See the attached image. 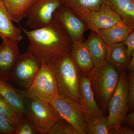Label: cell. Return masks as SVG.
<instances>
[{
	"label": "cell",
	"instance_id": "obj_2",
	"mask_svg": "<svg viewBox=\"0 0 134 134\" xmlns=\"http://www.w3.org/2000/svg\"><path fill=\"white\" fill-rule=\"evenodd\" d=\"M49 64L54 72L59 94L71 99L79 104V71L70 51L55 56Z\"/></svg>",
	"mask_w": 134,
	"mask_h": 134
},
{
	"label": "cell",
	"instance_id": "obj_1",
	"mask_svg": "<svg viewBox=\"0 0 134 134\" xmlns=\"http://www.w3.org/2000/svg\"><path fill=\"white\" fill-rule=\"evenodd\" d=\"M21 28L29 41L27 52L46 64L71 50L73 41L54 16L49 24L40 29L28 30Z\"/></svg>",
	"mask_w": 134,
	"mask_h": 134
},
{
	"label": "cell",
	"instance_id": "obj_26",
	"mask_svg": "<svg viewBox=\"0 0 134 134\" xmlns=\"http://www.w3.org/2000/svg\"><path fill=\"white\" fill-rule=\"evenodd\" d=\"M47 134H80L72 125L62 119L55 122Z\"/></svg>",
	"mask_w": 134,
	"mask_h": 134
},
{
	"label": "cell",
	"instance_id": "obj_20",
	"mask_svg": "<svg viewBox=\"0 0 134 134\" xmlns=\"http://www.w3.org/2000/svg\"><path fill=\"white\" fill-rule=\"evenodd\" d=\"M134 29L122 21L119 22L110 28L97 32L107 45L124 42Z\"/></svg>",
	"mask_w": 134,
	"mask_h": 134
},
{
	"label": "cell",
	"instance_id": "obj_15",
	"mask_svg": "<svg viewBox=\"0 0 134 134\" xmlns=\"http://www.w3.org/2000/svg\"><path fill=\"white\" fill-rule=\"evenodd\" d=\"M107 0H63V5L83 21L88 15L106 4Z\"/></svg>",
	"mask_w": 134,
	"mask_h": 134
},
{
	"label": "cell",
	"instance_id": "obj_29",
	"mask_svg": "<svg viewBox=\"0 0 134 134\" xmlns=\"http://www.w3.org/2000/svg\"><path fill=\"white\" fill-rule=\"evenodd\" d=\"M125 42L128 59L130 60L132 53L134 52V30L130 32L125 39Z\"/></svg>",
	"mask_w": 134,
	"mask_h": 134
},
{
	"label": "cell",
	"instance_id": "obj_22",
	"mask_svg": "<svg viewBox=\"0 0 134 134\" xmlns=\"http://www.w3.org/2000/svg\"><path fill=\"white\" fill-rule=\"evenodd\" d=\"M13 21L19 23L27 16L32 0H2Z\"/></svg>",
	"mask_w": 134,
	"mask_h": 134
},
{
	"label": "cell",
	"instance_id": "obj_21",
	"mask_svg": "<svg viewBox=\"0 0 134 134\" xmlns=\"http://www.w3.org/2000/svg\"><path fill=\"white\" fill-rule=\"evenodd\" d=\"M106 5L119 15L122 22L134 28V0H107Z\"/></svg>",
	"mask_w": 134,
	"mask_h": 134
},
{
	"label": "cell",
	"instance_id": "obj_5",
	"mask_svg": "<svg viewBox=\"0 0 134 134\" xmlns=\"http://www.w3.org/2000/svg\"><path fill=\"white\" fill-rule=\"evenodd\" d=\"M59 94L57 81L52 67L42 61L32 83L25 90V98L36 99L50 102Z\"/></svg>",
	"mask_w": 134,
	"mask_h": 134
},
{
	"label": "cell",
	"instance_id": "obj_18",
	"mask_svg": "<svg viewBox=\"0 0 134 134\" xmlns=\"http://www.w3.org/2000/svg\"><path fill=\"white\" fill-rule=\"evenodd\" d=\"M85 43L91 56L94 66L99 65L106 59L108 45L97 32L92 31Z\"/></svg>",
	"mask_w": 134,
	"mask_h": 134
},
{
	"label": "cell",
	"instance_id": "obj_28",
	"mask_svg": "<svg viewBox=\"0 0 134 134\" xmlns=\"http://www.w3.org/2000/svg\"><path fill=\"white\" fill-rule=\"evenodd\" d=\"M16 127L0 114V134H14Z\"/></svg>",
	"mask_w": 134,
	"mask_h": 134
},
{
	"label": "cell",
	"instance_id": "obj_27",
	"mask_svg": "<svg viewBox=\"0 0 134 134\" xmlns=\"http://www.w3.org/2000/svg\"><path fill=\"white\" fill-rule=\"evenodd\" d=\"M128 111H132L134 109V71L129 72L128 76Z\"/></svg>",
	"mask_w": 134,
	"mask_h": 134
},
{
	"label": "cell",
	"instance_id": "obj_4",
	"mask_svg": "<svg viewBox=\"0 0 134 134\" xmlns=\"http://www.w3.org/2000/svg\"><path fill=\"white\" fill-rule=\"evenodd\" d=\"M25 115L33 122L39 133L47 134L55 122L62 119L50 102L25 99Z\"/></svg>",
	"mask_w": 134,
	"mask_h": 134
},
{
	"label": "cell",
	"instance_id": "obj_25",
	"mask_svg": "<svg viewBox=\"0 0 134 134\" xmlns=\"http://www.w3.org/2000/svg\"><path fill=\"white\" fill-rule=\"evenodd\" d=\"M38 133L35 125L26 115L20 117L16 126L14 134Z\"/></svg>",
	"mask_w": 134,
	"mask_h": 134
},
{
	"label": "cell",
	"instance_id": "obj_9",
	"mask_svg": "<svg viewBox=\"0 0 134 134\" xmlns=\"http://www.w3.org/2000/svg\"><path fill=\"white\" fill-rule=\"evenodd\" d=\"M79 105L88 126L104 115L94 97L88 72L79 71Z\"/></svg>",
	"mask_w": 134,
	"mask_h": 134
},
{
	"label": "cell",
	"instance_id": "obj_10",
	"mask_svg": "<svg viewBox=\"0 0 134 134\" xmlns=\"http://www.w3.org/2000/svg\"><path fill=\"white\" fill-rule=\"evenodd\" d=\"M63 5V0H32L28 10L26 25L31 29H40L51 23L53 14Z\"/></svg>",
	"mask_w": 134,
	"mask_h": 134
},
{
	"label": "cell",
	"instance_id": "obj_30",
	"mask_svg": "<svg viewBox=\"0 0 134 134\" xmlns=\"http://www.w3.org/2000/svg\"><path fill=\"white\" fill-rule=\"evenodd\" d=\"M133 130L126 125H121L113 130V134H134Z\"/></svg>",
	"mask_w": 134,
	"mask_h": 134
},
{
	"label": "cell",
	"instance_id": "obj_8",
	"mask_svg": "<svg viewBox=\"0 0 134 134\" xmlns=\"http://www.w3.org/2000/svg\"><path fill=\"white\" fill-rule=\"evenodd\" d=\"M42 61L28 52L20 54L17 60L9 81L26 90L29 88L41 68Z\"/></svg>",
	"mask_w": 134,
	"mask_h": 134
},
{
	"label": "cell",
	"instance_id": "obj_23",
	"mask_svg": "<svg viewBox=\"0 0 134 134\" xmlns=\"http://www.w3.org/2000/svg\"><path fill=\"white\" fill-rule=\"evenodd\" d=\"M112 134L109 126L108 116H104L96 119L88 126L87 134Z\"/></svg>",
	"mask_w": 134,
	"mask_h": 134
},
{
	"label": "cell",
	"instance_id": "obj_17",
	"mask_svg": "<svg viewBox=\"0 0 134 134\" xmlns=\"http://www.w3.org/2000/svg\"><path fill=\"white\" fill-rule=\"evenodd\" d=\"M22 29L15 26L2 0H0V37L19 41L23 40Z\"/></svg>",
	"mask_w": 134,
	"mask_h": 134
},
{
	"label": "cell",
	"instance_id": "obj_12",
	"mask_svg": "<svg viewBox=\"0 0 134 134\" xmlns=\"http://www.w3.org/2000/svg\"><path fill=\"white\" fill-rule=\"evenodd\" d=\"M19 41L3 38L0 44V79L9 81L17 60L20 55Z\"/></svg>",
	"mask_w": 134,
	"mask_h": 134
},
{
	"label": "cell",
	"instance_id": "obj_7",
	"mask_svg": "<svg viewBox=\"0 0 134 134\" xmlns=\"http://www.w3.org/2000/svg\"><path fill=\"white\" fill-rule=\"evenodd\" d=\"M59 115L72 125L80 134H87L88 125L79 104L60 94L50 102Z\"/></svg>",
	"mask_w": 134,
	"mask_h": 134
},
{
	"label": "cell",
	"instance_id": "obj_6",
	"mask_svg": "<svg viewBox=\"0 0 134 134\" xmlns=\"http://www.w3.org/2000/svg\"><path fill=\"white\" fill-rule=\"evenodd\" d=\"M108 122L113 134V130L123 125L128 111V75L126 70L121 73L117 87L108 105Z\"/></svg>",
	"mask_w": 134,
	"mask_h": 134
},
{
	"label": "cell",
	"instance_id": "obj_24",
	"mask_svg": "<svg viewBox=\"0 0 134 134\" xmlns=\"http://www.w3.org/2000/svg\"><path fill=\"white\" fill-rule=\"evenodd\" d=\"M0 114L6 117L15 127L20 116L16 111L0 95Z\"/></svg>",
	"mask_w": 134,
	"mask_h": 134
},
{
	"label": "cell",
	"instance_id": "obj_13",
	"mask_svg": "<svg viewBox=\"0 0 134 134\" xmlns=\"http://www.w3.org/2000/svg\"><path fill=\"white\" fill-rule=\"evenodd\" d=\"M121 21H122L119 15L105 4L99 9L88 15L83 21L87 30L97 33Z\"/></svg>",
	"mask_w": 134,
	"mask_h": 134
},
{
	"label": "cell",
	"instance_id": "obj_11",
	"mask_svg": "<svg viewBox=\"0 0 134 134\" xmlns=\"http://www.w3.org/2000/svg\"><path fill=\"white\" fill-rule=\"evenodd\" d=\"M53 16L73 42L83 40L84 33L87 30L86 24L71 10L63 5L54 13Z\"/></svg>",
	"mask_w": 134,
	"mask_h": 134
},
{
	"label": "cell",
	"instance_id": "obj_14",
	"mask_svg": "<svg viewBox=\"0 0 134 134\" xmlns=\"http://www.w3.org/2000/svg\"><path fill=\"white\" fill-rule=\"evenodd\" d=\"M8 82L0 79V95L22 117L25 115V90L16 88Z\"/></svg>",
	"mask_w": 134,
	"mask_h": 134
},
{
	"label": "cell",
	"instance_id": "obj_3",
	"mask_svg": "<svg viewBox=\"0 0 134 134\" xmlns=\"http://www.w3.org/2000/svg\"><path fill=\"white\" fill-rule=\"evenodd\" d=\"M94 95L103 111H108L111 98L119 82L120 74L115 67L104 60L88 72Z\"/></svg>",
	"mask_w": 134,
	"mask_h": 134
},
{
	"label": "cell",
	"instance_id": "obj_19",
	"mask_svg": "<svg viewBox=\"0 0 134 134\" xmlns=\"http://www.w3.org/2000/svg\"><path fill=\"white\" fill-rule=\"evenodd\" d=\"M106 60L121 73L126 70L130 60L124 41L108 45Z\"/></svg>",
	"mask_w": 134,
	"mask_h": 134
},
{
	"label": "cell",
	"instance_id": "obj_31",
	"mask_svg": "<svg viewBox=\"0 0 134 134\" xmlns=\"http://www.w3.org/2000/svg\"><path fill=\"white\" fill-rule=\"evenodd\" d=\"M123 124L127 126L134 129V111L130 112L128 115H126Z\"/></svg>",
	"mask_w": 134,
	"mask_h": 134
},
{
	"label": "cell",
	"instance_id": "obj_16",
	"mask_svg": "<svg viewBox=\"0 0 134 134\" xmlns=\"http://www.w3.org/2000/svg\"><path fill=\"white\" fill-rule=\"evenodd\" d=\"M70 53L78 71L88 72L94 66L90 52L83 40L73 42Z\"/></svg>",
	"mask_w": 134,
	"mask_h": 134
}]
</instances>
